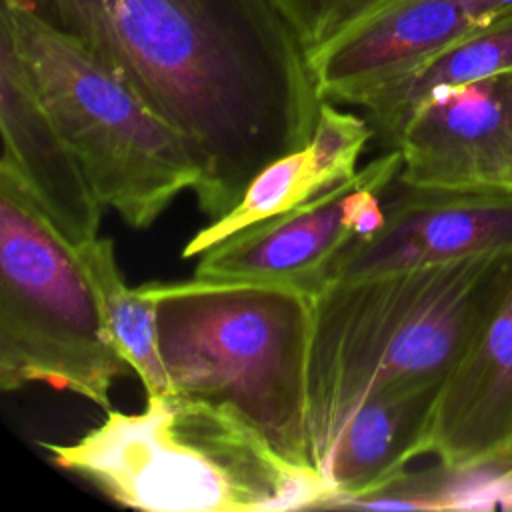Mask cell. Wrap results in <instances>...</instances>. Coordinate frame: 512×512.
Instances as JSON below:
<instances>
[{
  "label": "cell",
  "mask_w": 512,
  "mask_h": 512,
  "mask_svg": "<svg viewBox=\"0 0 512 512\" xmlns=\"http://www.w3.org/2000/svg\"><path fill=\"white\" fill-rule=\"evenodd\" d=\"M400 168V150H384L354 176L310 202L202 252L194 276L280 282L318 294L334 260L382 222V194L398 178Z\"/></svg>",
  "instance_id": "cell-7"
},
{
  "label": "cell",
  "mask_w": 512,
  "mask_h": 512,
  "mask_svg": "<svg viewBox=\"0 0 512 512\" xmlns=\"http://www.w3.org/2000/svg\"><path fill=\"white\" fill-rule=\"evenodd\" d=\"M176 392L236 410L296 466H314L308 356L314 294L280 282H146Z\"/></svg>",
  "instance_id": "cell-4"
},
{
  "label": "cell",
  "mask_w": 512,
  "mask_h": 512,
  "mask_svg": "<svg viewBox=\"0 0 512 512\" xmlns=\"http://www.w3.org/2000/svg\"><path fill=\"white\" fill-rule=\"evenodd\" d=\"M396 148L404 184L512 194V72L434 92Z\"/></svg>",
  "instance_id": "cell-9"
},
{
  "label": "cell",
  "mask_w": 512,
  "mask_h": 512,
  "mask_svg": "<svg viewBox=\"0 0 512 512\" xmlns=\"http://www.w3.org/2000/svg\"><path fill=\"white\" fill-rule=\"evenodd\" d=\"M442 382L400 386L364 400L342 424L320 472L334 486L322 508L392 482L408 464L430 454V432Z\"/></svg>",
  "instance_id": "cell-14"
},
{
  "label": "cell",
  "mask_w": 512,
  "mask_h": 512,
  "mask_svg": "<svg viewBox=\"0 0 512 512\" xmlns=\"http://www.w3.org/2000/svg\"><path fill=\"white\" fill-rule=\"evenodd\" d=\"M128 370L74 248L0 172V388L42 382L108 412Z\"/></svg>",
  "instance_id": "cell-6"
},
{
  "label": "cell",
  "mask_w": 512,
  "mask_h": 512,
  "mask_svg": "<svg viewBox=\"0 0 512 512\" xmlns=\"http://www.w3.org/2000/svg\"><path fill=\"white\" fill-rule=\"evenodd\" d=\"M0 128V172L16 178L66 244L76 248L96 238L104 206L46 110L4 26H0Z\"/></svg>",
  "instance_id": "cell-11"
},
{
  "label": "cell",
  "mask_w": 512,
  "mask_h": 512,
  "mask_svg": "<svg viewBox=\"0 0 512 512\" xmlns=\"http://www.w3.org/2000/svg\"><path fill=\"white\" fill-rule=\"evenodd\" d=\"M490 472H464L438 462L434 468L404 470L378 490L356 496L340 508L376 510H464L482 508V486Z\"/></svg>",
  "instance_id": "cell-17"
},
{
  "label": "cell",
  "mask_w": 512,
  "mask_h": 512,
  "mask_svg": "<svg viewBox=\"0 0 512 512\" xmlns=\"http://www.w3.org/2000/svg\"><path fill=\"white\" fill-rule=\"evenodd\" d=\"M372 138L364 116L342 112L324 100L310 142L262 168L230 212L188 240L182 258H198L230 236L282 216L348 180L358 172L356 162Z\"/></svg>",
  "instance_id": "cell-13"
},
{
  "label": "cell",
  "mask_w": 512,
  "mask_h": 512,
  "mask_svg": "<svg viewBox=\"0 0 512 512\" xmlns=\"http://www.w3.org/2000/svg\"><path fill=\"white\" fill-rule=\"evenodd\" d=\"M482 496H484V508H494V506L512 508V462L488 474L482 488Z\"/></svg>",
  "instance_id": "cell-19"
},
{
  "label": "cell",
  "mask_w": 512,
  "mask_h": 512,
  "mask_svg": "<svg viewBox=\"0 0 512 512\" xmlns=\"http://www.w3.org/2000/svg\"><path fill=\"white\" fill-rule=\"evenodd\" d=\"M430 454L464 472H496L512 462V270L442 382Z\"/></svg>",
  "instance_id": "cell-12"
},
{
  "label": "cell",
  "mask_w": 512,
  "mask_h": 512,
  "mask_svg": "<svg viewBox=\"0 0 512 512\" xmlns=\"http://www.w3.org/2000/svg\"><path fill=\"white\" fill-rule=\"evenodd\" d=\"M512 10V0H384L308 54L324 100L358 106L382 84Z\"/></svg>",
  "instance_id": "cell-10"
},
{
  "label": "cell",
  "mask_w": 512,
  "mask_h": 512,
  "mask_svg": "<svg viewBox=\"0 0 512 512\" xmlns=\"http://www.w3.org/2000/svg\"><path fill=\"white\" fill-rule=\"evenodd\" d=\"M510 270L512 258H466L334 282L314 294L308 426L318 470L364 400L444 382Z\"/></svg>",
  "instance_id": "cell-2"
},
{
  "label": "cell",
  "mask_w": 512,
  "mask_h": 512,
  "mask_svg": "<svg viewBox=\"0 0 512 512\" xmlns=\"http://www.w3.org/2000/svg\"><path fill=\"white\" fill-rule=\"evenodd\" d=\"M384 0H280L308 54Z\"/></svg>",
  "instance_id": "cell-18"
},
{
  "label": "cell",
  "mask_w": 512,
  "mask_h": 512,
  "mask_svg": "<svg viewBox=\"0 0 512 512\" xmlns=\"http://www.w3.org/2000/svg\"><path fill=\"white\" fill-rule=\"evenodd\" d=\"M74 252L94 288L110 336L138 374L146 394L172 392L174 388L158 348L154 304L138 286L130 288L124 282L112 240L96 236L76 246Z\"/></svg>",
  "instance_id": "cell-16"
},
{
  "label": "cell",
  "mask_w": 512,
  "mask_h": 512,
  "mask_svg": "<svg viewBox=\"0 0 512 512\" xmlns=\"http://www.w3.org/2000/svg\"><path fill=\"white\" fill-rule=\"evenodd\" d=\"M504 72H512V10L382 84L358 108L374 138L388 150L396 148L412 114L434 92Z\"/></svg>",
  "instance_id": "cell-15"
},
{
  "label": "cell",
  "mask_w": 512,
  "mask_h": 512,
  "mask_svg": "<svg viewBox=\"0 0 512 512\" xmlns=\"http://www.w3.org/2000/svg\"><path fill=\"white\" fill-rule=\"evenodd\" d=\"M74 38L188 144L202 214L304 148L322 94L280 0H2Z\"/></svg>",
  "instance_id": "cell-1"
},
{
  "label": "cell",
  "mask_w": 512,
  "mask_h": 512,
  "mask_svg": "<svg viewBox=\"0 0 512 512\" xmlns=\"http://www.w3.org/2000/svg\"><path fill=\"white\" fill-rule=\"evenodd\" d=\"M52 462L112 502L150 512H286L322 508L334 486L296 466L236 410L176 390L144 410H108L68 444L40 442Z\"/></svg>",
  "instance_id": "cell-3"
},
{
  "label": "cell",
  "mask_w": 512,
  "mask_h": 512,
  "mask_svg": "<svg viewBox=\"0 0 512 512\" xmlns=\"http://www.w3.org/2000/svg\"><path fill=\"white\" fill-rule=\"evenodd\" d=\"M0 26L104 208L144 230L196 188L200 168L184 138L88 48L4 2Z\"/></svg>",
  "instance_id": "cell-5"
},
{
  "label": "cell",
  "mask_w": 512,
  "mask_h": 512,
  "mask_svg": "<svg viewBox=\"0 0 512 512\" xmlns=\"http://www.w3.org/2000/svg\"><path fill=\"white\" fill-rule=\"evenodd\" d=\"M466 258H512V194L396 178L382 194V222L334 260L326 286Z\"/></svg>",
  "instance_id": "cell-8"
}]
</instances>
